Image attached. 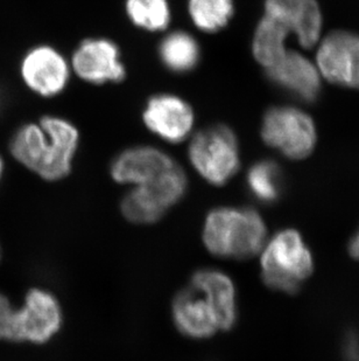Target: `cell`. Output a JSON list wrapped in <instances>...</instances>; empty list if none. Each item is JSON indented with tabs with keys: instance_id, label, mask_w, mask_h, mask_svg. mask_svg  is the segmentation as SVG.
Returning <instances> with one entry per match:
<instances>
[{
	"instance_id": "obj_15",
	"label": "cell",
	"mask_w": 359,
	"mask_h": 361,
	"mask_svg": "<svg viewBox=\"0 0 359 361\" xmlns=\"http://www.w3.org/2000/svg\"><path fill=\"white\" fill-rule=\"evenodd\" d=\"M159 58L163 65L172 73L191 72L200 62V44L187 32H170L160 42Z\"/></svg>"
},
{
	"instance_id": "obj_19",
	"label": "cell",
	"mask_w": 359,
	"mask_h": 361,
	"mask_svg": "<svg viewBox=\"0 0 359 361\" xmlns=\"http://www.w3.org/2000/svg\"><path fill=\"white\" fill-rule=\"evenodd\" d=\"M125 11L134 26L147 32L166 30L172 19L168 0H126Z\"/></svg>"
},
{
	"instance_id": "obj_22",
	"label": "cell",
	"mask_w": 359,
	"mask_h": 361,
	"mask_svg": "<svg viewBox=\"0 0 359 361\" xmlns=\"http://www.w3.org/2000/svg\"><path fill=\"white\" fill-rule=\"evenodd\" d=\"M305 0H265V16L279 21L291 32Z\"/></svg>"
},
{
	"instance_id": "obj_1",
	"label": "cell",
	"mask_w": 359,
	"mask_h": 361,
	"mask_svg": "<svg viewBox=\"0 0 359 361\" xmlns=\"http://www.w3.org/2000/svg\"><path fill=\"white\" fill-rule=\"evenodd\" d=\"M80 133L68 120L44 116L39 124L21 126L11 140V152L46 180H60L72 170Z\"/></svg>"
},
{
	"instance_id": "obj_10",
	"label": "cell",
	"mask_w": 359,
	"mask_h": 361,
	"mask_svg": "<svg viewBox=\"0 0 359 361\" xmlns=\"http://www.w3.org/2000/svg\"><path fill=\"white\" fill-rule=\"evenodd\" d=\"M177 161L154 147H133L115 156L110 166L113 179L120 184L149 186L170 172Z\"/></svg>"
},
{
	"instance_id": "obj_18",
	"label": "cell",
	"mask_w": 359,
	"mask_h": 361,
	"mask_svg": "<svg viewBox=\"0 0 359 361\" xmlns=\"http://www.w3.org/2000/svg\"><path fill=\"white\" fill-rule=\"evenodd\" d=\"M188 13L200 31L217 33L234 18V0H188Z\"/></svg>"
},
{
	"instance_id": "obj_25",
	"label": "cell",
	"mask_w": 359,
	"mask_h": 361,
	"mask_svg": "<svg viewBox=\"0 0 359 361\" xmlns=\"http://www.w3.org/2000/svg\"><path fill=\"white\" fill-rule=\"evenodd\" d=\"M1 173H3V161L0 158V177H1Z\"/></svg>"
},
{
	"instance_id": "obj_3",
	"label": "cell",
	"mask_w": 359,
	"mask_h": 361,
	"mask_svg": "<svg viewBox=\"0 0 359 361\" xmlns=\"http://www.w3.org/2000/svg\"><path fill=\"white\" fill-rule=\"evenodd\" d=\"M315 269L312 249L298 229H280L260 252L261 280L278 293L294 295Z\"/></svg>"
},
{
	"instance_id": "obj_9",
	"label": "cell",
	"mask_w": 359,
	"mask_h": 361,
	"mask_svg": "<svg viewBox=\"0 0 359 361\" xmlns=\"http://www.w3.org/2000/svg\"><path fill=\"white\" fill-rule=\"evenodd\" d=\"M146 128L170 143H181L189 136L195 114L189 103L174 94H156L146 103L143 111Z\"/></svg>"
},
{
	"instance_id": "obj_8",
	"label": "cell",
	"mask_w": 359,
	"mask_h": 361,
	"mask_svg": "<svg viewBox=\"0 0 359 361\" xmlns=\"http://www.w3.org/2000/svg\"><path fill=\"white\" fill-rule=\"evenodd\" d=\"M118 46L108 39H87L75 49L72 67L80 79L92 85L118 83L126 76Z\"/></svg>"
},
{
	"instance_id": "obj_20",
	"label": "cell",
	"mask_w": 359,
	"mask_h": 361,
	"mask_svg": "<svg viewBox=\"0 0 359 361\" xmlns=\"http://www.w3.org/2000/svg\"><path fill=\"white\" fill-rule=\"evenodd\" d=\"M322 31V13L316 0H305L291 32L302 47L312 48L317 44Z\"/></svg>"
},
{
	"instance_id": "obj_12",
	"label": "cell",
	"mask_w": 359,
	"mask_h": 361,
	"mask_svg": "<svg viewBox=\"0 0 359 361\" xmlns=\"http://www.w3.org/2000/svg\"><path fill=\"white\" fill-rule=\"evenodd\" d=\"M265 72L273 85L303 102L315 101L321 92L319 69L298 51H286Z\"/></svg>"
},
{
	"instance_id": "obj_13",
	"label": "cell",
	"mask_w": 359,
	"mask_h": 361,
	"mask_svg": "<svg viewBox=\"0 0 359 361\" xmlns=\"http://www.w3.org/2000/svg\"><path fill=\"white\" fill-rule=\"evenodd\" d=\"M172 314L180 332L187 337L204 339L220 331L210 302L191 284L177 293Z\"/></svg>"
},
{
	"instance_id": "obj_21",
	"label": "cell",
	"mask_w": 359,
	"mask_h": 361,
	"mask_svg": "<svg viewBox=\"0 0 359 361\" xmlns=\"http://www.w3.org/2000/svg\"><path fill=\"white\" fill-rule=\"evenodd\" d=\"M122 212L129 221L134 224H153L166 213L137 188L122 198Z\"/></svg>"
},
{
	"instance_id": "obj_14",
	"label": "cell",
	"mask_w": 359,
	"mask_h": 361,
	"mask_svg": "<svg viewBox=\"0 0 359 361\" xmlns=\"http://www.w3.org/2000/svg\"><path fill=\"white\" fill-rule=\"evenodd\" d=\"M190 284L210 302L220 331L231 330L238 317L237 291L234 281L220 270L202 269L194 274Z\"/></svg>"
},
{
	"instance_id": "obj_4",
	"label": "cell",
	"mask_w": 359,
	"mask_h": 361,
	"mask_svg": "<svg viewBox=\"0 0 359 361\" xmlns=\"http://www.w3.org/2000/svg\"><path fill=\"white\" fill-rule=\"evenodd\" d=\"M188 156L201 177L215 186L229 183L241 167L237 137L223 124L200 130L190 142Z\"/></svg>"
},
{
	"instance_id": "obj_16",
	"label": "cell",
	"mask_w": 359,
	"mask_h": 361,
	"mask_svg": "<svg viewBox=\"0 0 359 361\" xmlns=\"http://www.w3.org/2000/svg\"><path fill=\"white\" fill-rule=\"evenodd\" d=\"M289 30L279 21L265 16L254 31L252 51L265 69L275 65L286 54V38Z\"/></svg>"
},
{
	"instance_id": "obj_2",
	"label": "cell",
	"mask_w": 359,
	"mask_h": 361,
	"mask_svg": "<svg viewBox=\"0 0 359 361\" xmlns=\"http://www.w3.org/2000/svg\"><path fill=\"white\" fill-rule=\"evenodd\" d=\"M266 241L267 226L253 208H215L204 222V245L211 254L222 259H251L260 254Z\"/></svg>"
},
{
	"instance_id": "obj_5",
	"label": "cell",
	"mask_w": 359,
	"mask_h": 361,
	"mask_svg": "<svg viewBox=\"0 0 359 361\" xmlns=\"http://www.w3.org/2000/svg\"><path fill=\"white\" fill-rule=\"evenodd\" d=\"M261 140L291 161H302L315 150L317 131L312 117L294 106H273L261 123Z\"/></svg>"
},
{
	"instance_id": "obj_17",
	"label": "cell",
	"mask_w": 359,
	"mask_h": 361,
	"mask_svg": "<svg viewBox=\"0 0 359 361\" xmlns=\"http://www.w3.org/2000/svg\"><path fill=\"white\" fill-rule=\"evenodd\" d=\"M248 191L261 204H275L284 192V174L278 164L273 161L254 163L246 174Z\"/></svg>"
},
{
	"instance_id": "obj_6",
	"label": "cell",
	"mask_w": 359,
	"mask_h": 361,
	"mask_svg": "<svg viewBox=\"0 0 359 361\" xmlns=\"http://www.w3.org/2000/svg\"><path fill=\"white\" fill-rule=\"evenodd\" d=\"M62 311L58 300L44 290L32 289L20 309L13 307L8 324V341L44 344L58 334Z\"/></svg>"
},
{
	"instance_id": "obj_11",
	"label": "cell",
	"mask_w": 359,
	"mask_h": 361,
	"mask_svg": "<svg viewBox=\"0 0 359 361\" xmlns=\"http://www.w3.org/2000/svg\"><path fill=\"white\" fill-rule=\"evenodd\" d=\"M21 76L32 92L53 97L63 92L70 80V67L63 55L51 46H37L25 55Z\"/></svg>"
},
{
	"instance_id": "obj_24",
	"label": "cell",
	"mask_w": 359,
	"mask_h": 361,
	"mask_svg": "<svg viewBox=\"0 0 359 361\" xmlns=\"http://www.w3.org/2000/svg\"><path fill=\"white\" fill-rule=\"evenodd\" d=\"M348 252L351 259L359 261V228L348 243Z\"/></svg>"
},
{
	"instance_id": "obj_7",
	"label": "cell",
	"mask_w": 359,
	"mask_h": 361,
	"mask_svg": "<svg viewBox=\"0 0 359 361\" xmlns=\"http://www.w3.org/2000/svg\"><path fill=\"white\" fill-rule=\"evenodd\" d=\"M316 61L320 74L329 82L359 89V35L332 32L320 44Z\"/></svg>"
},
{
	"instance_id": "obj_23",
	"label": "cell",
	"mask_w": 359,
	"mask_h": 361,
	"mask_svg": "<svg viewBox=\"0 0 359 361\" xmlns=\"http://www.w3.org/2000/svg\"><path fill=\"white\" fill-rule=\"evenodd\" d=\"M343 361H359V330L346 332L342 341Z\"/></svg>"
}]
</instances>
